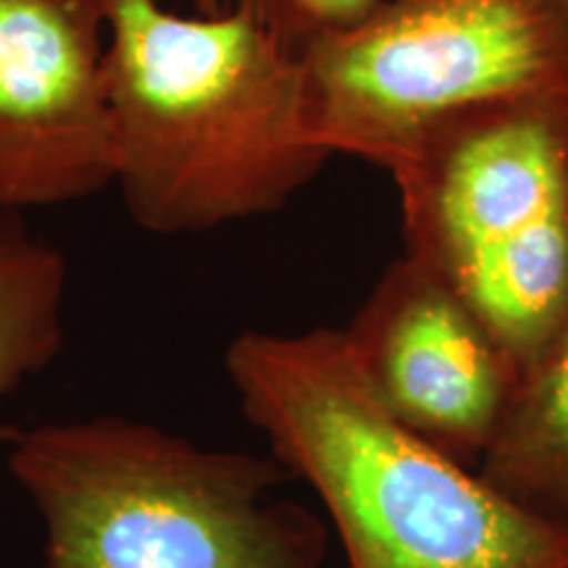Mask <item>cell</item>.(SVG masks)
Listing matches in <instances>:
<instances>
[{
  "instance_id": "cell-11",
  "label": "cell",
  "mask_w": 568,
  "mask_h": 568,
  "mask_svg": "<svg viewBox=\"0 0 568 568\" xmlns=\"http://www.w3.org/2000/svg\"><path fill=\"white\" fill-rule=\"evenodd\" d=\"M193 3L195 11H203V13H216L213 11V0H190Z\"/></svg>"
},
{
  "instance_id": "cell-4",
  "label": "cell",
  "mask_w": 568,
  "mask_h": 568,
  "mask_svg": "<svg viewBox=\"0 0 568 568\" xmlns=\"http://www.w3.org/2000/svg\"><path fill=\"white\" fill-rule=\"evenodd\" d=\"M387 174L406 258L485 322L524 379L568 316V90L460 113Z\"/></svg>"
},
{
  "instance_id": "cell-2",
  "label": "cell",
  "mask_w": 568,
  "mask_h": 568,
  "mask_svg": "<svg viewBox=\"0 0 568 568\" xmlns=\"http://www.w3.org/2000/svg\"><path fill=\"white\" fill-rule=\"evenodd\" d=\"M113 187L153 234H197L287 205L332 159L301 55L240 9L109 0Z\"/></svg>"
},
{
  "instance_id": "cell-6",
  "label": "cell",
  "mask_w": 568,
  "mask_h": 568,
  "mask_svg": "<svg viewBox=\"0 0 568 568\" xmlns=\"http://www.w3.org/2000/svg\"><path fill=\"white\" fill-rule=\"evenodd\" d=\"M109 0H0V213L113 187Z\"/></svg>"
},
{
  "instance_id": "cell-8",
  "label": "cell",
  "mask_w": 568,
  "mask_h": 568,
  "mask_svg": "<svg viewBox=\"0 0 568 568\" xmlns=\"http://www.w3.org/2000/svg\"><path fill=\"white\" fill-rule=\"evenodd\" d=\"M477 471L516 506L568 535V316L518 385Z\"/></svg>"
},
{
  "instance_id": "cell-1",
  "label": "cell",
  "mask_w": 568,
  "mask_h": 568,
  "mask_svg": "<svg viewBox=\"0 0 568 568\" xmlns=\"http://www.w3.org/2000/svg\"><path fill=\"white\" fill-rule=\"evenodd\" d=\"M230 385L322 503L347 568H564L568 535L387 414L345 329L237 335Z\"/></svg>"
},
{
  "instance_id": "cell-9",
  "label": "cell",
  "mask_w": 568,
  "mask_h": 568,
  "mask_svg": "<svg viewBox=\"0 0 568 568\" xmlns=\"http://www.w3.org/2000/svg\"><path fill=\"white\" fill-rule=\"evenodd\" d=\"M67 253L34 234L24 213H0V408L59 361L67 345ZM17 432L0 416V445Z\"/></svg>"
},
{
  "instance_id": "cell-3",
  "label": "cell",
  "mask_w": 568,
  "mask_h": 568,
  "mask_svg": "<svg viewBox=\"0 0 568 568\" xmlns=\"http://www.w3.org/2000/svg\"><path fill=\"white\" fill-rule=\"evenodd\" d=\"M9 474L42 521L40 568H326L329 529L274 493L272 456L126 416L19 429Z\"/></svg>"
},
{
  "instance_id": "cell-10",
  "label": "cell",
  "mask_w": 568,
  "mask_h": 568,
  "mask_svg": "<svg viewBox=\"0 0 568 568\" xmlns=\"http://www.w3.org/2000/svg\"><path fill=\"white\" fill-rule=\"evenodd\" d=\"M385 0H213V11L240 9L301 55L316 40L364 21Z\"/></svg>"
},
{
  "instance_id": "cell-5",
  "label": "cell",
  "mask_w": 568,
  "mask_h": 568,
  "mask_svg": "<svg viewBox=\"0 0 568 568\" xmlns=\"http://www.w3.org/2000/svg\"><path fill=\"white\" fill-rule=\"evenodd\" d=\"M311 130L385 169L460 113L568 90V0H385L301 53Z\"/></svg>"
},
{
  "instance_id": "cell-7",
  "label": "cell",
  "mask_w": 568,
  "mask_h": 568,
  "mask_svg": "<svg viewBox=\"0 0 568 568\" xmlns=\"http://www.w3.org/2000/svg\"><path fill=\"white\" fill-rule=\"evenodd\" d=\"M345 335L395 422L458 464H481L521 372L458 295L403 255L382 272Z\"/></svg>"
},
{
  "instance_id": "cell-12",
  "label": "cell",
  "mask_w": 568,
  "mask_h": 568,
  "mask_svg": "<svg viewBox=\"0 0 568 568\" xmlns=\"http://www.w3.org/2000/svg\"><path fill=\"white\" fill-rule=\"evenodd\" d=\"M564 568H568V564H566V566H564Z\"/></svg>"
}]
</instances>
